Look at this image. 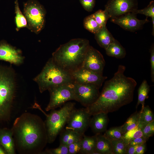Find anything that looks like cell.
Listing matches in <instances>:
<instances>
[{"label": "cell", "instance_id": "obj_15", "mask_svg": "<svg viewBox=\"0 0 154 154\" xmlns=\"http://www.w3.org/2000/svg\"><path fill=\"white\" fill-rule=\"evenodd\" d=\"M24 59V57L20 50L13 46L5 40L0 41V60L19 65L23 62Z\"/></svg>", "mask_w": 154, "mask_h": 154}, {"label": "cell", "instance_id": "obj_34", "mask_svg": "<svg viewBox=\"0 0 154 154\" xmlns=\"http://www.w3.org/2000/svg\"><path fill=\"white\" fill-rule=\"evenodd\" d=\"M143 136L149 138L153 135L154 134V120L147 124L141 129Z\"/></svg>", "mask_w": 154, "mask_h": 154}, {"label": "cell", "instance_id": "obj_30", "mask_svg": "<svg viewBox=\"0 0 154 154\" xmlns=\"http://www.w3.org/2000/svg\"><path fill=\"white\" fill-rule=\"evenodd\" d=\"M92 14L100 28L106 26L108 20L110 18L108 12L105 9L99 10Z\"/></svg>", "mask_w": 154, "mask_h": 154}, {"label": "cell", "instance_id": "obj_1", "mask_svg": "<svg viewBox=\"0 0 154 154\" xmlns=\"http://www.w3.org/2000/svg\"><path fill=\"white\" fill-rule=\"evenodd\" d=\"M125 69L124 66L119 65L113 77L105 83L96 101L85 108L91 116L116 111L133 101L137 83L133 78L124 75Z\"/></svg>", "mask_w": 154, "mask_h": 154}, {"label": "cell", "instance_id": "obj_6", "mask_svg": "<svg viewBox=\"0 0 154 154\" xmlns=\"http://www.w3.org/2000/svg\"><path fill=\"white\" fill-rule=\"evenodd\" d=\"M75 104L68 102L63 104L59 110H52L46 114L45 122L48 143H51L63 129L67 123L70 114L75 108Z\"/></svg>", "mask_w": 154, "mask_h": 154}, {"label": "cell", "instance_id": "obj_38", "mask_svg": "<svg viewBox=\"0 0 154 154\" xmlns=\"http://www.w3.org/2000/svg\"><path fill=\"white\" fill-rule=\"evenodd\" d=\"M148 139H149L143 136L136 138L131 141L127 146L130 145H141L146 143Z\"/></svg>", "mask_w": 154, "mask_h": 154}, {"label": "cell", "instance_id": "obj_5", "mask_svg": "<svg viewBox=\"0 0 154 154\" xmlns=\"http://www.w3.org/2000/svg\"><path fill=\"white\" fill-rule=\"evenodd\" d=\"M33 80L37 84L41 93L54 87L74 82L71 73L59 66L51 58Z\"/></svg>", "mask_w": 154, "mask_h": 154}, {"label": "cell", "instance_id": "obj_13", "mask_svg": "<svg viewBox=\"0 0 154 154\" xmlns=\"http://www.w3.org/2000/svg\"><path fill=\"white\" fill-rule=\"evenodd\" d=\"M136 15L129 12L118 17L111 18V21L125 30L135 32L141 29L145 23L149 21L147 17L144 20L139 19Z\"/></svg>", "mask_w": 154, "mask_h": 154}, {"label": "cell", "instance_id": "obj_31", "mask_svg": "<svg viewBox=\"0 0 154 154\" xmlns=\"http://www.w3.org/2000/svg\"><path fill=\"white\" fill-rule=\"evenodd\" d=\"M105 132L104 135L110 140L122 139L121 126L111 127Z\"/></svg>", "mask_w": 154, "mask_h": 154}, {"label": "cell", "instance_id": "obj_35", "mask_svg": "<svg viewBox=\"0 0 154 154\" xmlns=\"http://www.w3.org/2000/svg\"><path fill=\"white\" fill-rule=\"evenodd\" d=\"M82 139L74 142L68 146L69 154L78 153L81 146Z\"/></svg>", "mask_w": 154, "mask_h": 154}, {"label": "cell", "instance_id": "obj_21", "mask_svg": "<svg viewBox=\"0 0 154 154\" xmlns=\"http://www.w3.org/2000/svg\"><path fill=\"white\" fill-rule=\"evenodd\" d=\"M96 135L89 136H83L81 140V146L78 153L82 154H95Z\"/></svg>", "mask_w": 154, "mask_h": 154}, {"label": "cell", "instance_id": "obj_39", "mask_svg": "<svg viewBox=\"0 0 154 154\" xmlns=\"http://www.w3.org/2000/svg\"><path fill=\"white\" fill-rule=\"evenodd\" d=\"M146 149V143L139 145L137 148L135 154H143Z\"/></svg>", "mask_w": 154, "mask_h": 154}, {"label": "cell", "instance_id": "obj_24", "mask_svg": "<svg viewBox=\"0 0 154 154\" xmlns=\"http://www.w3.org/2000/svg\"><path fill=\"white\" fill-rule=\"evenodd\" d=\"M15 10L16 29L17 31H18L22 28L27 27V23L24 15L19 8L18 0H15Z\"/></svg>", "mask_w": 154, "mask_h": 154}, {"label": "cell", "instance_id": "obj_19", "mask_svg": "<svg viewBox=\"0 0 154 154\" xmlns=\"http://www.w3.org/2000/svg\"><path fill=\"white\" fill-rule=\"evenodd\" d=\"M94 35L98 44L105 50L115 39L106 26L101 28Z\"/></svg>", "mask_w": 154, "mask_h": 154}, {"label": "cell", "instance_id": "obj_11", "mask_svg": "<svg viewBox=\"0 0 154 154\" xmlns=\"http://www.w3.org/2000/svg\"><path fill=\"white\" fill-rule=\"evenodd\" d=\"M105 62L103 56L90 46L85 55L81 68L103 75Z\"/></svg>", "mask_w": 154, "mask_h": 154}, {"label": "cell", "instance_id": "obj_7", "mask_svg": "<svg viewBox=\"0 0 154 154\" xmlns=\"http://www.w3.org/2000/svg\"><path fill=\"white\" fill-rule=\"evenodd\" d=\"M23 13L26 19L27 28L31 32L38 34L44 29L46 12L44 7L35 0L25 3Z\"/></svg>", "mask_w": 154, "mask_h": 154}, {"label": "cell", "instance_id": "obj_36", "mask_svg": "<svg viewBox=\"0 0 154 154\" xmlns=\"http://www.w3.org/2000/svg\"><path fill=\"white\" fill-rule=\"evenodd\" d=\"M83 8L88 12L92 11L95 4V0H79Z\"/></svg>", "mask_w": 154, "mask_h": 154}, {"label": "cell", "instance_id": "obj_14", "mask_svg": "<svg viewBox=\"0 0 154 154\" xmlns=\"http://www.w3.org/2000/svg\"><path fill=\"white\" fill-rule=\"evenodd\" d=\"M74 82L95 85L100 88L107 76L80 68L71 73Z\"/></svg>", "mask_w": 154, "mask_h": 154}, {"label": "cell", "instance_id": "obj_29", "mask_svg": "<svg viewBox=\"0 0 154 154\" xmlns=\"http://www.w3.org/2000/svg\"><path fill=\"white\" fill-rule=\"evenodd\" d=\"M110 140L113 154H126L127 146L122 139Z\"/></svg>", "mask_w": 154, "mask_h": 154}, {"label": "cell", "instance_id": "obj_23", "mask_svg": "<svg viewBox=\"0 0 154 154\" xmlns=\"http://www.w3.org/2000/svg\"><path fill=\"white\" fill-rule=\"evenodd\" d=\"M154 120V114L149 106L142 107L140 111L138 127L141 129L144 126Z\"/></svg>", "mask_w": 154, "mask_h": 154}, {"label": "cell", "instance_id": "obj_17", "mask_svg": "<svg viewBox=\"0 0 154 154\" xmlns=\"http://www.w3.org/2000/svg\"><path fill=\"white\" fill-rule=\"evenodd\" d=\"M0 144L7 154H15V146L11 129L0 128Z\"/></svg>", "mask_w": 154, "mask_h": 154}, {"label": "cell", "instance_id": "obj_42", "mask_svg": "<svg viewBox=\"0 0 154 154\" xmlns=\"http://www.w3.org/2000/svg\"><path fill=\"white\" fill-rule=\"evenodd\" d=\"M152 19V34L153 36L154 35V17L151 18Z\"/></svg>", "mask_w": 154, "mask_h": 154}, {"label": "cell", "instance_id": "obj_41", "mask_svg": "<svg viewBox=\"0 0 154 154\" xmlns=\"http://www.w3.org/2000/svg\"><path fill=\"white\" fill-rule=\"evenodd\" d=\"M7 153L0 144V154H7Z\"/></svg>", "mask_w": 154, "mask_h": 154}, {"label": "cell", "instance_id": "obj_10", "mask_svg": "<svg viewBox=\"0 0 154 154\" xmlns=\"http://www.w3.org/2000/svg\"><path fill=\"white\" fill-rule=\"evenodd\" d=\"M91 116L85 108L77 109L75 108L70 114L66 129L84 135L89 127Z\"/></svg>", "mask_w": 154, "mask_h": 154}, {"label": "cell", "instance_id": "obj_27", "mask_svg": "<svg viewBox=\"0 0 154 154\" xmlns=\"http://www.w3.org/2000/svg\"><path fill=\"white\" fill-rule=\"evenodd\" d=\"M85 28L94 34L101 28L96 21L93 14L86 17L83 21Z\"/></svg>", "mask_w": 154, "mask_h": 154}, {"label": "cell", "instance_id": "obj_9", "mask_svg": "<svg viewBox=\"0 0 154 154\" xmlns=\"http://www.w3.org/2000/svg\"><path fill=\"white\" fill-rule=\"evenodd\" d=\"M72 86L76 101L85 108L94 103L100 94V88L94 84L74 82Z\"/></svg>", "mask_w": 154, "mask_h": 154}, {"label": "cell", "instance_id": "obj_2", "mask_svg": "<svg viewBox=\"0 0 154 154\" xmlns=\"http://www.w3.org/2000/svg\"><path fill=\"white\" fill-rule=\"evenodd\" d=\"M11 129L15 147L20 153H42L48 143L45 122L37 115L23 114L15 120Z\"/></svg>", "mask_w": 154, "mask_h": 154}, {"label": "cell", "instance_id": "obj_8", "mask_svg": "<svg viewBox=\"0 0 154 154\" xmlns=\"http://www.w3.org/2000/svg\"><path fill=\"white\" fill-rule=\"evenodd\" d=\"M48 90L50 93V100L45 108L47 111L60 107L69 101H76L72 84L59 86Z\"/></svg>", "mask_w": 154, "mask_h": 154}, {"label": "cell", "instance_id": "obj_26", "mask_svg": "<svg viewBox=\"0 0 154 154\" xmlns=\"http://www.w3.org/2000/svg\"><path fill=\"white\" fill-rule=\"evenodd\" d=\"M150 89V86L146 80H144L139 87L138 90V101L136 107L140 104L142 107L144 106L145 100L147 98Z\"/></svg>", "mask_w": 154, "mask_h": 154}, {"label": "cell", "instance_id": "obj_40", "mask_svg": "<svg viewBox=\"0 0 154 154\" xmlns=\"http://www.w3.org/2000/svg\"><path fill=\"white\" fill-rule=\"evenodd\" d=\"M139 145L128 146L127 147L125 154H135L136 150Z\"/></svg>", "mask_w": 154, "mask_h": 154}, {"label": "cell", "instance_id": "obj_37", "mask_svg": "<svg viewBox=\"0 0 154 154\" xmlns=\"http://www.w3.org/2000/svg\"><path fill=\"white\" fill-rule=\"evenodd\" d=\"M151 54L150 59L151 64V80L153 82H154V46L153 44L150 49Z\"/></svg>", "mask_w": 154, "mask_h": 154}, {"label": "cell", "instance_id": "obj_28", "mask_svg": "<svg viewBox=\"0 0 154 154\" xmlns=\"http://www.w3.org/2000/svg\"><path fill=\"white\" fill-rule=\"evenodd\" d=\"M142 136L141 129L137 126L125 133L123 136L122 139L127 147L131 141L136 138Z\"/></svg>", "mask_w": 154, "mask_h": 154}, {"label": "cell", "instance_id": "obj_33", "mask_svg": "<svg viewBox=\"0 0 154 154\" xmlns=\"http://www.w3.org/2000/svg\"><path fill=\"white\" fill-rule=\"evenodd\" d=\"M42 153L49 154H69L68 147L66 145L60 144L57 148L46 149Z\"/></svg>", "mask_w": 154, "mask_h": 154}, {"label": "cell", "instance_id": "obj_18", "mask_svg": "<svg viewBox=\"0 0 154 154\" xmlns=\"http://www.w3.org/2000/svg\"><path fill=\"white\" fill-rule=\"evenodd\" d=\"M95 135V154H113L110 140L101 133Z\"/></svg>", "mask_w": 154, "mask_h": 154}, {"label": "cell", "instance_id": "obj_3", "mask_svg": "<svg viewBox=\"0 0 154 154\" xmlns=\"http://www.w3.org/2000/svg\"><path fill=\"white\" fill-rule=\"evenodd\" d=\"M90 46L86 39H73L61 45L52 53L51 58L59 66L71 73L81 67Z\"/></svg>", "mask_w": 154, "mask_h": 154}, {"label": "cell", "instance_id": "obj_32", "mask_svg": "<svg viewBox=\"0 0 154 154\" xmlns=\"http://www.w3.org/2000/svg\"><path fill=\"white\" fill-rule=\"evenodd\" d=\"M136 14H141L145 15L147 17L151 18L154 17V1H151L148 6L145 8L141 9H136L131 12Z\"/></svg>", "mask_w": 154, "mask_h": 154}, {"label": "cell", "instance_id": "obj_22", "mask_svg": "<svg viewBox=\"0 0 154 154\" xmlns=\"http://www.w3.org/2000/svg\"><path fill=\"white\" fill-rule=\"evenodd\" d=\"M107 55L118 59L124 58L126 55L125 49L115 39L105 50Z\"/></svg>", "mask_w": 154, "mask_h": 154}, {"label": "cell", "instance_id": "obj_4", "mask_svg": "<svg viewBox=\"0 0 154 154\" xmlns=\"http://www.w3.org/2000/svg\"><path fill=\"white\" fill-rule=\"evenodd\" d=\"M16 89L13 71L10 67L0 65V121L10 118Z\"/></svg>", "mask_w": 154, "mask_h": 154}, {"label": "cell", "instance_id": "obj_16", "mask_svg": "<svg viewBox=\"0 0 154 154\" xmlns=\"http://www.w3.org/2000/svg\"><path fill=\"white\" fill-rule=\"evenodd\" d=\"M92 116L90 119L89 127L93 132L96 134L105 132L109 122L108 114L100 113Z\"/></svg>", "mask_w": 154, "mask_h": 154}, {"label": "cell", "instance_id": "obj_20", "mask_svg": "<svg viewBox=\"0 0 154 154\" xmlns=\"http://www.w3.org/2000/svg\"><path fill=\"white\" fill-rule=\"evenodd\" d=\"M83 135L70 129H63L60 133V144L68 146L74 142L82 139Z\"/></svg>", "mask_w": 154, "mask_h": 154}, {"label": "cell", "instance_id": "obj_25", "mask_svg": "<svg viewBox=\"0 0 154 154\" xmlns=\"http://www.w3.org/2000/svg\"><path fill=\"white\" fill-rule=\"evenodd\" d=\"M140 113V111H136L133 114L127 119L124 123L121 126L123 135L128 131L138 126Z\"/></svg>", "mask_w": 154, "mask_h": 154}, {"label": "cell", "instance_id": "obj_12", "mask_svg": "<svg viewBox=\"0 0 154 154\" xmlns=\"http://www.w3.org/2000/svg\"><path fill=\"white\" fill-rule=\"evenodd\" d=\"M137 8V0H109L105 9L111 18L121 16Z\"/></svg>", "mask_w": 154, "mask_h": 154}]
</instances>
